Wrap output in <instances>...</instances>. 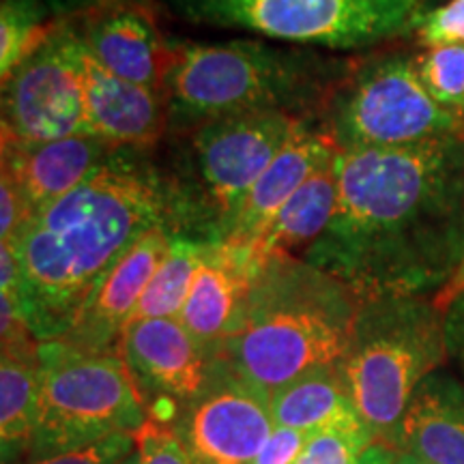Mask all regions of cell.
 I'll return each mask as SVG.
<instances>
[{"label": "cell", "mask_w": 464, "mask_h": 464, "mask_svg": "<svg viewBox=\"0 0 464 464\" xmlns=\"http://www.w3.org/2000/svg\"><path fill=\"white\" fill-rule=\"evenodd\" d=\"M338 211L301 254L359 299L439 293L464 258V138L340 150Z\"/></svg>", "instance_id": "obj_1"}, {"label": "cell", "mask_w": 464, "mask_h": 464, "mask_svg": "<svg viewBox=\"0 0 464 464\" xmlns=\"http://www.w3.org/2000/svg\"><path fill=\"white\" fill-rule=\"evenodd\" d=\"M158 226L181 235L177 191L170 174L136 149H119L80 188L34 213L7 241L20 263L22 305L34 338H65L108 271Z\"/></svg>", "instance_id": "obj_2"}, {"label": "cell", "mask_w": 464, "mask_h": 464, "mask_svg": "<svg viewBox=\"0 0 464 464\" xmlns=\"http://www.w3.org/2000/svg\"><path fill=\"white\" fill-rule=\"evenodd\" d=\"M362 299L299 254L265 258L222 355L237 372L276 392L318 365L338 363Z\"/></svg>", "instance_id": "obj_3"}, {"label": "cell", "mask_w": 464, "mask_h": 464, "mask_svg": "<svg viewBox=\"0 0 464 464\" xmlns=\"http://www.w3.org/2000/svg\"><path fill=\"white\" fill-rule=\"evenodd\" d=\"M351 65L310 48H282L252 39L174 42L166 80L170 131L185 133L208 121L258 112L318 123Z\"/></svg>", "instance_id": "obj_4"}, {"label": "cell", "mask_w": 464, "mask_h": 464, "mask_svg": "<svg viewBox=\"0 0 464 464\" xmlns=\"http://www.w3.org/2000/svg\"><path fill=\"white\" fill-rule=\"evenodd\" d=\"M445 312L426 295L362 299L340 372L374 443L398 448L417 387L448 359Z\"/></svg>", "instance_id": "obj_5"}, {"label": "cell", "mask_w": 464, "mask_h": 464, "mask_svg": "<svg viewBox=\"0 0 464 464\" xmlns=\"http://www.w3.org/2000/svg\"><path fill=\"white\" fill-rule=\"evenodd\" d=\"M304 123L290 114L258 112L185 131L181 168L170 174L181 235L224 241L249 189Z\"/></svg>", "instance_id": "obj_6"}, {"label": "cell", "mask_w": 464, "mask_h": 464, "mask_svg": "<svg viewBox=\"0 0 464 464\" xmlns=\"http://www.w3.org/2000/svg\"><path fill=\"white\" fill-rule=\"evenodd\" d=\"M39 413L26 460L89 448L116 434H138L149 421L119 351L39 342Z\"/></svg>", "instance_id": "obj_7"}, {"label": "cell", "mask_w": 464, "mask_h": 464, "mask_svg": "<svg viewBox=\"0 0 464 464\" xmlns=\"http://www.w3.org/2000/svg\"><path fill=\"white\" fill-rule=\"evenodd\" d=\"M434 0H170L174 15L295 48L363 50L417 33Z\"/></svg>", "instance_id": "obj_8"}, {"label": "cell", "mask_w": 464, "mask_h": 464, "mask_svg": "<svg viewBox=\"0 0 464 464\" xmlns=\"http://www.w3.org/2000/svg\"><path fill=\"white\" fill-rule=\"evenodd\" d=\"M321 130L340 150L404 149L464 138V119L423 86L413 54L390 52L353 63L323 110Z\"/></svg>", "instance_id": "obj_9"}, {"label": "cell", "mask_w": 464, "mask_h": 464, "mask_svg": "<svg viewBox=\"0 0 464 464\" xmlns=\"http://www.w3.org/2000/svg\"><path fill=\"white\" fill-rule=\"evenodd\" d=\"M84 45L63 14L42 48L3 80V140L50 142L84 133Z\"/></svg>", "instance_id": "obj_10"}, {"label": "cell", "mask_w": 464, "mask_h": 464, "mask_svg": "<svg viewBox=\"0 0 464 464\" xmlns=\"http://www.w3.org/2000/svg\"><path fill=\"white\" fill-rule=\"evenodd\" d=\"M274 428L271 393L219 355L207 387L172 432L191 464H254Z\"/></svg>", "instance_id": "obj_11"}, {"label": "cell", "mask_w": 464, "mask_h": 464, "mask_svg": "<svg viewBox=\"0 0 464 464\" xmlns=\"http://www.w3.org/2000/svg\"><path fill=\"white\" fill-rule=\"evenodd\" d=\"M119 353L150 421L172 428L200 396L218 357L200 344L181 318H140L127 324Z\"/></svg>", "instance_id": "obj_12"}, {"label": "cell", "mask_w": 464, "mask_h": 464, "mask_svg": "<svg viewBox=\"0 0 464 464\" xmlns=\"http://www.w3.org/2000/svg\"><path fill=\"white\" fill-rule=\"evenodd\" d=\"M69 17L97 65L119 78L166 95L174 42L160 31L155 7L121 5Z\"/></svg>", "instance_id": "obj_13"}, {"label": "cell", "mask_w": 464, "mask_h": 464, "mask_svg": "<svg viewBox=\"0 0 464 464\" xmlns=\"http://www.w3.org/2000/svg\"><path fill=\"white\" fill-rule=\"evenodd\" d=\"M177 232L168 226H158L138 239L123 254L108 276L92 290L65 340L69 344L95 353L119 351L127 324L136 314L144 290L153 280L155 271L170 252Z\"/></svg>", "instance_id": "obj_14"}, {"label": "cell", "mask_w": 464, "mask_h": 464, "mask_svg": "<svg viewBox=\"0 0 464 464\" xmlns=\"http://www.w3.org/2000/svg\"><path fill=\"white\" fill-rule=\"evenodd\" d=\"M265 258L254 243H207L181 312V323L216 355L235 332Z\"/></svg>", "instance_id": "obj_15"}, {"label": "cell", "mask_w": 464, "mask_h": 464, "mask_svg": "<svg viewBox=\"0 0 464 464\" xmlns=\"http://www.w3.org/2000/svg\"><path fill=\"white\" fill-rule=\"evenodd\" d=\"M82 84L84 133L102 138L116 149L149 150L170 131L164 92L106 72L86 48Z\"/></svg>", "instance_id": "obj_16"}, {"label": "cell", "mask_w": 464, "mask_h": 464, "mask_svg": "<svg viewBox=\"0 0 464 464\" xmlns=\"http://www.w3.org/2000/svg\"><path fill=\"white\" fill-rule=\"evenodd\" d=\"M116 147L91 133L50 142L3 140V168L14 179L33 213L80 188L116 153Z\"/></svg>", "instance_id": "obj_17"}, {"label": "cell", "mask_w": 464, "mask_h": 464, "mask_svg": "<svg viewBox=\"0 0 464 464\" xmlns=\"http://www.w3.org/2000/svg\"><path fill=\"white\" fill-rule=\"evenodd\" d=\"M335 153L338 147L321 125L305 121L249 189L224 241H256L290 196Z\"/></svg>", "instance_id": "obj_18"}, {"label": "cell", "mask_w": 464, "mask_h": 464, "mask_svg": "<svg viewBox=\"0 0 464 464\" xmlns=\"http://www.w3.org/2000/svg\"><path fill=\"white\" fill-rule=\"evenodd\" d=\"M430 464H464V382L448 372H432L417 387L398 448Z\"/></svg>", "instance_id": "obj_19"}, {"label": "cell", "mask_w": 464, "mask_h": 464, "mask_svg": "<svg viewBox=\"0 0 464 464\" xmlns=\"http://www.w3.org/2000/svg\"><path fill=\"white\" fill-rule=\"evenodd\" d=\"M271 420L277 428L307 434L338 426H365L338 363L307 370L271 392Z\"/></svg>", "instance_id": "obj_20"}, {"label": "cell", "mask_w": 464, "mask_h": 464, "mask_svg": "<svg viewBox=\"0 0 464 464\" xmlns=\"http://www.w3.org/2000/svg\"><path fill=\"white\" fill-rule=\"evenodd\" d=\"M340 179L338 153L327 160L301 188L286 200L263 235L252 241L265 256L288 252L299 256L327 230L338 211Z\"/></svg>", "instance_id": "obj_21"}, {"label": "cell", "mask_w": 464, "mask_h": 464, "mask_svg": "<svg viewBox=\"0 0 464 464\" xmlns=\"http://www.w3.org/2000/svg\"><path fill=\"white\" fill-rule=\"evenodd\" d=\"M0 454L3 464L24 462L39 413V342L0 348Z\"/></svg>", "instance_id": "obj_22"}, {"label": "cell", "mask_w": 464, "mask_h": 464, "mask_svg": "<svg viewBox=\"0 0 464 464\" xmlns=\"http://www.w3.org/2000/svg\"><path fill=\"white\" fill-rule=\"evenodd\" d=\"M63 5L54 0L0 3V78L7 80L56 31Z\"/></svg>", "instance_id": "obj_23"}, {"label": "cell", "mask_w": 464, "mask_h": 464, "mask_svg": "<svg viewBox=\"0 0 464 464\" xmlns=\"http://www.w3.org/2000/svg\"><path fill=\"white\" fill-rule=\"evenodd\" d=\"M207 243L208 241L194 239V237L188 235L174 237L170 252H168L164 263L160 265V269L155 271L153 280L149 282L131 321H140V318H181Z\"/></svg>", "instance_id": "obj_24"}, {"label": "cell", "mask_w": 464, "mask_h": 464, "mask_svg": "<svg viewBox=\"0 0 464 464\" xmlns=\"http://www.w3.org/2000/svg\"><path fill=\"white\" fill-rule=\"evenodd\" d=\"M415 63L428 92L464 119V44L426 48L415 54Z\"/></svg>", "instance_id": "obj_25"}, {"label": "cell", "mask_w": 464, "mask_h": 464, "mask_svg": "<svg viewBox=\"0 0 464 464\" xmlns=\"http://www.w3.org/2000/svg\"><path fill=\"white\" fill-rule=\"evenodd\" d=\"M365 426H338L310 434L293 464H357L372 445Z\"/></svg>", "instance_id": "obj_26"}, {"label": "cell", "mask_w": 464, "mask_h": 464, "mask_svg": "<svg viewBox=\"0 0 464 464\" xmlns=\"http://www.w3.org/2000/svg\"><path fill=\"white\" fill-rule=\"evenodd\" d=\"M417 39L423 48L464 44V0L434 7L417 28Z\"/></svg>", "instance_id": "obj_27"}, {"label": "cell", "mask_w": 464, "mask_h": 464, "mask_svg": "<svg viewBox=\"0 0 464 464\" xmlns=\"http://www.w3.org/2000/svg\"><path fill=\"white\" fill-rule=\"evenodd\" d=\"M136 448V434H116L89 448L63 451V454L39 458V460H24L22 464H119Z\"/></svg>", "instance_id": "obj_28"}, {"label": "cell", "mask_w": 464, "mask_h": 464, "mask_svg": "<svg viewBox=\"0 0 464 464\" xmlns=\"http://www.w3.org/2000/svg\"><path fill=\"white\" fill-rule=\"evenodd\" d=\"M140 464H191L188 451L172 428L158 421H147L136 434Z\"/></svg>", "instance_id": "obj_29"}, {"label": "cell", "mask_w": 464, "mask_h": 464, "mask_svg": "<svg viewBox=\"0 0 464 464\" xmlns=\"http://www.w3.org/2000/svg\"><path fill=\"white\" fill-rule=\"evenodd\" d=\"M33 218V208L11 174L0 170V241H15Z\"/></svg>", "instance_id": "obj_30"}, {"label": "cell", "mask_w": 464, "mask_h": 464, "mask_svg": "<svg viewBox=\"0 0 464 464\" xmlns=\"http://www.w3.org/2000/svg\"><path fill=\"white\" fill-rule=\"evenodd\" d=\"M307 439H310L307 432L276 426L254 464H293L295 458L299 456V451L304 450Z\"/></svg>", "instance_id": "obj_31"}, {"label": "cell", "mask_w": 464, "mask_h": 464, "mask_svg": "<svg viewBox=\"0 0 464 464\" xmlns=\"http://www.w3.org/2000/svg\"><path fill=\"white\" fill-rule=\"evenodd\" d=\"M445 338H448L450 359H454L464 372V297L456 299L445 310Z\"/></svg>", "instance_id": "obj_32"}, {"label": "cell", "mask_w": 464, "mask_h": 464, "mask_svg": "<svg viewBox=\"0 0 464 464\" xmlns=\"http://www.w3.org/2000/svg\"><path fill=\"white\" fill-rule=\"evenodd\" d=\"M121 5H142V7H155L153 0H65L63 14L65 15H82L89 11L121 7Z\"/></svg>", "instance_id": "obj_33"}, {"label": "cell", "mask_w": 464, "mask_h": 464, "mask_svg": "<svg viewBox=\"0 0 464 464\" xmlns=\"http://www.w3.org/2000/svg\"><path fill=\"white\" fill-rule=\"evenodd\" d=\"M462 297H464V258H462V263L458 265L454 276L450 277V282L445 284L439 293L432 295V301L439 310L445 312L456 299H462Z\"/></svg>", "instance_id": "obj_34"}, {"label": "cell", "mask_w": 464, "mask_h": 464, "mask_svg": "<svg viewBox=\"0 0 464 464\" xmlns=\"http://www.w3.org/2000/svg\"><path fill=\"white\" fill-rule=\"evenodd\" d=\"M393 456H396V448L372 443L363 451L357 464H393Z\"/></svg>", "instance_id": "obj_35"}, {"label": "cell", "mask_w": 464, "mask_h": 464, "mask_svg": "<svg viewBox=\"0 0 464 464\" xmlns=\"http://www.w3.org/2000/svg\"><path fill=\"white\" fill-rule=\"evenodd\" d=\"M393 464H430L423 458H417L415 454H409V451L396 450V456H393Z\"/></svg>", "instance_id": "obj_36"}, {"label": "cell", "mask_w": 464, "mask_h": 464, "mask_svg": "<svg viewBox=\"0 0 464 464\" xmlns=\"http://www.w3.org/2000/svg\"><path fill=\"white\" fill-rule=\"evenodd\" d=\"M119 464H140V454H138V448H136V450H133V451H131V454H130V456H127V458H125V460H121Z\"/></svg>", "instance_id": "obj_37"}]
</instances>
